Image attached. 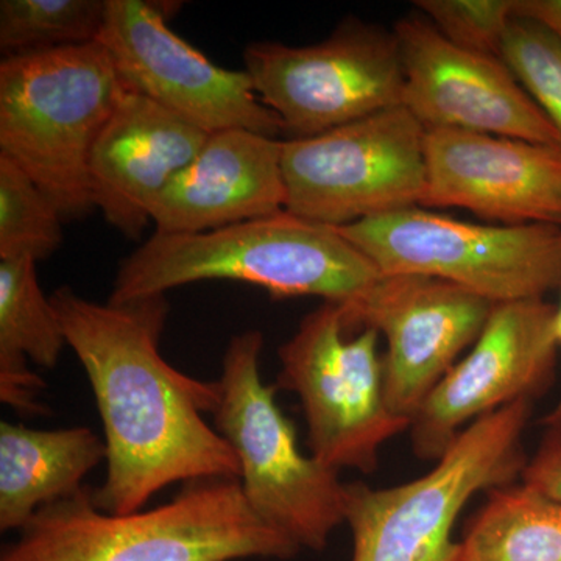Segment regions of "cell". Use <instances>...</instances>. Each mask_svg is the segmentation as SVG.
Here are the masks:
<instances>
[{"label":"cell","instance_id":"cell-1","mask_svg":"<svg viewBox=\"0 0 561 561\" xmlns=\"http://www.w3.org/2000/svg\"><path fill=\"white\" fill-rule=\"evenodd\" d=\"M50 301L101 413L106 474L91 490L101 511L127 515L173 483L239 478L238 457L203 416L216 405L217 382L162 357L165 295L98 302L62 286Z\"/></svg>","mask_w":561,"mask_h":561},{"label":"cell","instance_id":"cell-2","mask_svg":"<svg viewBox=\"0 0 561 561\" xmlns=\"http://www.w3.org/2000/svg\"><path fill=\"white\" fill-rule=\"evenodd\" d=\"M381 273L337 228L280 210L197 234L154 231L121 261L111 302L165 295L201 280H234L273 298L316 297L348 306Z\"/></svg>","mask_w":561,"mask_h":561},{"label":"cell","instance_id":"cell-3","mask_svg":"<svg viewBox=\"0 0 561 561\" xmlns=\"http://www.w3.org/2000/svg\"><path fill=\"white\" fill-rule=\"evenodd\" d=\"M300 551L251 511L238 479H209L127 515L101 511L84 486L41 508L0 561L289 560Z\"/></svg>","mask_w":561,"mask_h":561},{"label":"cell","instance_id":"cell-4","mask_svg":"<svg viewBox=\"0 0 561 561\" xmlns=\"http://www.w3.org/2000/svg\"><path fill=\"white\" fill-rule=\"evenodd\" d=\"M125 91L98 41L0 62V157L27 173L65 220L94 209L92 150Z\"/></svg>","mask_w":561,"mask_h":561},{"label":"cell","instance_id":"cell-5","mask_svg":"<svg viewBox=\"0 0 561 561\" xmlns=\"http://www.w3.org/2000/svg\"><path fill=\"white\" fill-rule=\"evenodd\" d=\"M262 332L236 334L225 350L213 426L239 461L251 511L300 549L323 551L345 523L346 483L339 471L300 451L297 431L261 375Z\"/></svg>","mask_w":561,"mask_h":561},{"label":"cell","instance_id":"cell-6","mask_svg":"<svg viewBox=\"0 0 561 561\" xmlns=\"http://www.w3.org/2000/svg\"><path fill=\"white\" fill-rule=\"evenodd\" d=\"M530 412L531 400H519L476 420L415 481L382 490L346 483L351 561H454L453 529L465 505L522 478Z\"/></svg>","mask_w":561,"mask_h":561},{"label":"cell","instance_id":"cell-7","mask_svg":"<svg viewBox=\"0 0 561 561\" xmlns=\"http://www.w3.org/2000/svg\"><path fill=\"white\" fill-rule=\"evenodd\" d=\"M337 230L381 275L449 280L494 305L561 287V227L470 224L415 206Z\"/></svg>","mask_w":561,"mask_h":561},{"label":"cell","instance_id":"cell-8","mask_svg":"<svg viewBox=\"0 0 561 561\" xmlns=\"http://www.w3.org/2000/svg\"><path fill=\"white\" fill-rule=\"evenodd\" d=\"M378 341L371 328L346 339L342 306L323 302L279 346L276 389L300 398L311 456L331 470L370 474L383 443L411 427L387 404Z\"/></svg>","mask_w":561,"mask_h":561},{"label":"cell","instance_id":"cell-9","mask_svg":"<svg viewBox=\"0 0 561 561\" xmlns=\"http://www.w3.org/2000/svg\"><path fill=\"white\" fill-rule=\"evenodd\" d=\"M426 128L404 105L283 140L286 210L332 228L423 205Z\"/></svg>","mask_w":561,"mask_h":561},{"label":"cell","instance_id":"cell-10","mask_svg":"<svg viewBox=\"0 0 561 561\" xmlns=\"http://www.w3.org/2000/svg\"><path fill=\"white\" fill-rule=\"evenodd\" d=\"M243 65L257 98L290 139L319 136L402 105L404 70L394 32L343 22L308 46L251 43Z\"/></svg>","mask_w":561,"mask_h":561},{"label":"cell","instance_id":"cell-11","mask_svg":"<svg viewBox=\"0 0 561 561\" xmlns=\"http://www.w3.org/2000/svg\"><path fill=\"white\" fill-rule=\"evenodd\" d=\"M98 43L125 90L206 133L247 130L275 138L279 117L261 102L247 70L220 68L180 38L168 13L142 0H108Z\"/></svg>","mask_w":561,"mask_h":561},{"label":"cell","instance_id":"cell-12","mask_svg":"<svg viewBox=\"0 0 561 561\" xmlns=\"http://www.w3.org/2000/svg\"><path fill=\"white\" fill-rule=\"evenodd\" d=\"M557 306L500 302L470 353L427 394L413 416L412 448L437 461L476 420L548 389L556 370Z\"/></svg>","mask_w":561,"mask_h":561},{"label":"cell","instance_id":"cell-13","mask_svg":"<svg viewBox=\"0 0 561 561\" xmlns=\"http://www.w3.org/2000/svg\"><path fill=\"white\" fill-rule=\"evenodd\" d=\"M494 302L423 275H381L348 306L346 332L371 328L383 335V391L394 415L411 421L427 394L474 345Z\"/></svg>","mask_w":561,"mask_h":561},{"label":"cell","instance_id":"cell-14","mask_svg":"<svg viewBox=\"0 0 561 561\" xmlns=\"http://www.w3.org/2000/svg\"><path fill=\"white\" fill-rule=\"evenodd\" d=\"M404 70L405 106L426 130L448 128L545 144L561 136L501 58L465 50L430 21L394 27Z\"/></svg>","mask_w":561,"mask_h":561},{"label":"cell","instance_id":"cell-15","mask_svg":"<svg viewBox=\"0 0 561 561\" xmlns=\"http://www.w3.org/2000/svg\"><path fill=\"white\" fill-rule=\"evenodd\" d=\"M421 208H459L502 225L561 227V149L463 130H426Z\"/></svg>","mask_w":561,"mask_h":561},{"label":"cell","instance_id":"cell-16","mask_svg":"<svg viewBox=\"0 0 561 561\" xmlns=\"http://www.w3.org/2000/svg\"><path fill=\"white\" fill-rule=\"evenodd\" d=\"M209 135L125 91L92 150L94 208L122 234L139 239L158 195L197 157Z\"/></svg>","mask_w":561,"mask_h":561},{"label":"cell","instance_id":"cell-17","mask_svg":"<svg viewBox=\"0 0 561 561\" xmlns=\"http://www.w3.org/2000/svg\"><path fill=\"white\" fill-rule=\"evenodd\" d=\"M283 140L247 130L210 133L151 206L157 231L197 234L286 210Z\"/></svg>","mask_w":561,"mask_h":561},{"label":"cell","instance_id":"cell-18","mask_svg":"<svg viewBox=\"0 0 561 561\" xmlns=\"http://www.w3.org/2000/svg\"><path fill=\"white\" fill-rule=\"evenodd\" d=\"M106 459L105 442L87 426L33 430L0 423V530H22L55 502L76 496Z\"/></svg>","mask_w":561,"mask_h":561},{"label":"cell","instance_id":"cell-19","mask_svg":"<svg viewBox=\"0 0 561 561\" xmlns=\"http://www.w3.org/2000/svg\"><path fill=\"white\" fill-rule=\"evenodd\" d=\"M454 561H561V501L524 482L490 490Z\"/></svg>","mask_w":561,"mask_h":561},{"label":"cell","instance_id":"cell-20","mask_svg":"<svg viewBox=\"0 0 561 561\" xmlns=\"http://www.w3.org/2000/svg\"><path fill=\"white\" fill-rule=\"evenodd\" d=\"M66 345L50 297L41 290L36 262L0 261V365L32 362L51 370Z\"/></svg>","mask_w":561,"mask_h":561},{"label":"cell","instance_id":"cell-21","mask_svg":"<svg viewBox=\"0 0 561 561\" xmlns=\"http://www.w3.org/2000/svg\"><path fill=\"white\" fill-rule=\"evenodd\" d=\"M106 7L108 0H2L3 58L95 43Z\"/></svg>","mask_w":561,"mask_h":561},{"label":"cell","instance_id":"cell-22","mask_svg":"<svg viewBox=\"0 0 561 561\" xmlns=\"http://www.w3.org/2000/svg\"><path fill=\"white\" fill-rule=\"evenodd\" d=\"M62 221L38 184L0 157V261L51 256L62 243Z\"/></svg>","mask_w":561,"mask_h":561},{"label":"cell","instance_id":"cell-23","mask_svg":"<svg viewBox=\"0 0 561 561\" xmlns=\"http://www.w3.org/2000/svg\"><path fill=\"white\" fill-rule=\"evenodd\" d=\"M501 60L561 136L560 41L541 25L515 18L502 44Z\"/></svg>","mask_w":561,"mask_h":561},{"label":"cell","instance_id":"cell-24","mask_svg":"<svg viewBox=\"0 0 561 561\" xmlns=\"http://www.w3.org/2000/svg\"><path fill=\"white\" fill-rule=\"evenodd\" d=\"M424 18L461 49L501 58L515 0H419Z\"/></svg>","mask_w":561,"mask_h":561},{"label":"cell","instance_id":"cell-25","mask_svg":"<svg viewBox=\"0 0 561 561\" xmlns=\"http://www.w3.org/2000/svg\"><path fill=\"white\" fill-rule=\"evenodd\" d=\"M46 383L38 373L25 364L0 365V400L22 415H43L46 412L41 394Z\"/></svg>","mask_w":561,"mask_h":561},{"label":"cell","instance_id":"cell-26","mask_svg":"<svg viewBox=\"0 0 561 561\" xmlns=\"http://www.w3.org/2000/svg\"><path fill=\"white\" fill-rule=\"evenodd\" d=\"M522 482L561 501V423H551L537 453L524 467Z\"/></svg>","mask_w":561,"mask_h":561},{"label":"cell","instance_id":"cell-27","mask_svg":"<svg viewBox=\"0 0 561 561\" xmlns=\"http://www.w3.org/2000/svg\"><path fill=\"white\" fill-rule=\"evenodd\" d=\"M515 16L541 25L561 43V0H515Z\"/></svg>","mask_w":561,"mask_h":561},{"label":"cell","instance_id":"cell-28","mask_svg":"<svg viewBox=\"0 0 561 561\" xmlns=\"http://www.w3.org/2000/svg\"><path fill=\"white\" fill-rule=\"evenodd\" d=\"M557 335H559V343L561 346V301L560 305L557 306ZM551 423H561V404L560 408L553 412Z\"/></svg>","mask_w":561,"mask_h":561}]
</instances>
